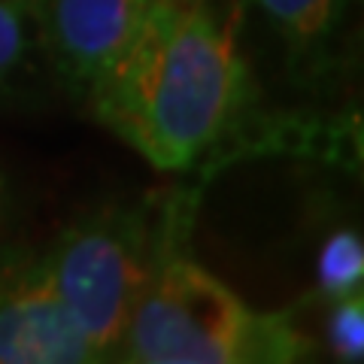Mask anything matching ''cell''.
Here are the masks:
<instances>
[{
    "label": "cell",
    "mask_w": 364,
    "mask_h": 364,
    "mask_svg": "<svg viewBox=\"0 0 364 364\" xmlns=\"http://www.w3.org/2000/svg\"><path fill=\"white\" fill-rule=\"evenodd\" d=\"M240 37V4L155 0L82 104L161 173L222 167L261 112Z\"/></svg>",
    "instance_id": "obj_1"
},
{
    "label": "cell",
    "mask_w": 364,
    "mask_h": 364,
    "mask_svg": "<svg viewBox=\"0 0 364 364\" xmlns=\"http://www.w3.org/2000/svg\"><path fill=\"white\" fill-rule=\"evenodd\" d=\"M198 195L179 188L107 200L40 243L46 267L97 364H109L158 264L188 243Z\"/></svg>",
    "instance_id": "obj_2"
},
{
    "label": "cell",
    "mask_w": 364,
    "mask_h": 364,
    "mask_svg": "<svg viewBox=\"0 0 364 364\" xmlns=\"http://www.w3.org/2000/svg\"><path fill=\"white\" fill-rule=\"evenodd\" d=\"M306 352L291 310H252L179 246L143 289L109 364H301Z\"/></svg>",
    "instance_id": "obj_3"
},
{
    "label": "cell",
    "mask_w": 364,
    "mask_h": 364,
    "mask_svg": "<svg viewBox=\"0 0 364 364\" xmlns=\"http://www.w3.org/2000/svg\"><path fill=\"white\" fill-rule=\"evenodd\" d=\"M0 364H97L49 277L43 246L0 249Z\"/></svg>",
    "instance_id": "obj_4"
},
{
    "label": "cell",
    "mask_w": 364,
    "mask_h": 364,
    "mask_svg": "<svg viewBox=\"0 0 364 364\" xmlns=\"http://www.w3.org/2000/svg\"><path fill=\"white\" fill-rule=\"evenodd\" d=\"M155 0H28L40 52L76 100L128 49Z\"/></svg>",
    "instance_id": "obj_5"
},
{
    "label": "cell",
    "mask_w": 364,
    "mask_h": 364,
    "mask_svg": "<svg viewBox=\"0 0 364 364\" xmlns=\"http://www.w3.org/2000/svg\"><path fill=\"white\" fill-rule=\"evenodd\" d=\"M277 43L298 88H325L343 64L352 0H240Z\"/></svg>",
    "instance_id": "obj_6"
},
{
    "label": "cell",
    "mask_w": 364,
    "mask_h": 364,
    "mask_svg": "<svg viewBox=\"0 0 364 364\" xmlns=\"http://www.w3.org/2000/svg\"><path fill=\"white\" fill-rule=\"evenodd\" d=\"M364 291V240L355 225L331 228L313 258V289L306 301L322 306L328 301Z\"/></svg>",
    "instance_id": "obj_7"
},
{
    "label": "cell",
    "mask_w": 364,
    "mask_h": 364,
    "mask_svg": "<svg viewBox=\"0 0 364 364\" xmlns=\"http://www.w3.org/2000/svg\"><path fill=\"white\" fill-rule=\"evenodd\" d=\"M37 52L40 40L28 0H0V100L13 97L28 79Z\"/></svg>",
    "instance_id": "obj_8"
},
{
    "label": "cell",
    "mask_w": 364,
    "mask_h": 364,
    "mask_svg": "<svg viewBox=\"0 0 364 364\" xmlns=\"http://www.w3.org/2000/svg\"><path fill=\"white\" fill-rule=\"evenodd\" d=\"M322 343L334 364L364 361V291L322 304Z\"/></svg>",
    "instance_id": "obj_9"
},
{
    "label": "cell",
    "mask_w": 364,
    "mask_h": 364,
    "mask_svg": "<svg viewBox=\"0 0 364 364\" xmlns=\"http://www.w3.org/2000/svg\"><path fill=\"white\" fill-rule=\"evenodd\" d=\"M9 219H13V188H9L6 173L0 170V249L9 246V240H6Z\"/></svg>",
    "instance_id": "obj_10"
},
{
    "label": "cell",
    "mask_w": 364,
    "mask_h": 364,
    "mask_svg": "<svg viewBox=\"0 0 364 364\" xmlns=\"http://www.w3.org/2000/svg\"><path fill=\"white\" fill-rule=\"evenodd\" d=\"M149 364H186V361H149Z\"/></svg>",
    "instance_id": "obj_11"
}]
</instances>
